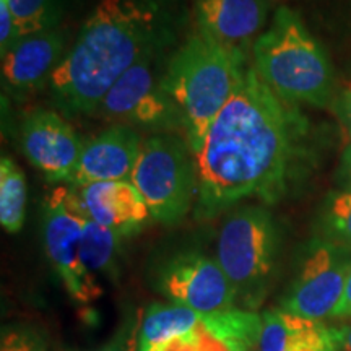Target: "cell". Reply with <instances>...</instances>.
Masks as SVG:
<instances>
[{"mask_svg": "<svg viewBox=\"0 0 351 351\" xmlns=\"http://www.w3.org/2000/svg\"><path fill=\"white\" fill-rule=\"evenodd\" d=\"M335 351H351V324L332 328Z\"/></svg>", "mask_w": 351, "mask_h": 351, "instance_id": "cell-29", "label": "cell"}, {"mask_svg": "<svg viewBox=\"0 0 351 351\" xmlns=\"http://www.w3.org/2000/svg\"><path fill=\"white\" fill-rule=\"evenodd\" d=\"M340 181L345 184V187H351V145H348L343 156H341Z\"/></svg>", "mask_w": 351, "mask_h": 351, "instance_id": "cell-31", "label": "cell"}, {"mask_svg": "<svg viewBox=\"0 0 351 351\" xmlns=\"http://www.w3.org/2000/svg\"><path fill=\"white\" fill-rule=\"evenodd\" d=\"M307 121L280 98L252 62L194 153L195 217L210 219L245 199L276 204L306 168Z\"/></svg>", "mask_w": 351, "mask_h": 351, "instance_id": "cell-1", "label": "cell"}, {"mask_svg": "<svg viewBox=\"0 0 351 351\" xmlns=\"http://www.w3.org/2000/svg\"><path fill=\"white\" fill-rule=\"evenodd\" d=\"M0 351H47L46 341L28 327L3 328Z\"/></svg>", "mask_w": 351, "mask_h": 351, "instance_id": "cell-23", "label": "cell"}, {"mask_svg": "<svg viewBox=\"0 0 351 351\" xmlns=\"http://www.w3.org/2000/svg\"><path fill=\"white\" fill-rule=\"evenodd\" d=\"M160 288L174 304L191 307L200 315L232 309L238 301L217 258L199 252L181 254L166 263Z\"/></svg>", "mask_w": 351, "mask_h": 351, "instance_id": "cell-10", "label": "cell"}, {"mask_svg": "<svg viewBox=\"0 0 351 351\" xmlns=\"http://www.w3.org/2000/svg\"><path fill=\"white\" fill-rule=\"evenodd\" d=\"M143 314L138 313L132 322L121 327V330L98 351H137L140 343V328H142Z\"/></svg>", "mask_w": 351, "mask_h": 351, "instance_id": "cell-24", "label": "cell"}, {"mask_svg": "<svg viewBox=\"0 0 351 351\" xmlns=\"http://www.w3.org/2000/svg\"><path fill=\"white\" fill-rule=\"evenodd\" d=\"M333 317H351V271L348 278H346L343 295H341L339 306L333 313Z\"/></svg>", "mask_w": 351, "mask_h": 351, "instance_id": "cell-30", "label": "cell"}, {"mask_svg": "<svg viewBox=\"0 0 351 351\" xmlns=\"http://www.w3.org/2000/svg\"><path fill=\"white\" fill-rule=\"evenodd\" d=\"M88 217L75 187L59 186L44 199V244L47 257L69 295L78 302L101 296L98 280L90 274L80 258V245Z\"/></svg>", "mask_w": 351, "mask_h": 351, "instance_id": "cell-8", "label": "cell"}, {"mask_svg": "<svg viewBox=\"0 0 351 351\" xmlns=\"http://www.w3.org/2000/svg\"><path fill=\"white\" fill-rule=\"evenodd\" d=\"M19 41L8 0H0V54L5 56Z\"/></svg>", "mask_w": 351, "mask_h": 351, "instance_id": "cell-25", "label": "cell"}, {"mask_svg": "<svg viewBox=\"0 0 351 351\" xmlns=\"http://www.w3.org/2000/svg\"><path fill=\"white\" fill-rule=\"evenodd\" d=\"M252 64L280 98L296 106L327 108L335 98L327 52L291 8L275 12L269 28L254 43Z\"/></svg>", "mask_w": 351, "mask_h": 351, "instance_id": "cell-4", "label": "cell"}, {"mask_svg": "<svg viewBox=\"0 0 351 351\" xmlns=\"http://www.w3.org/2000/svg\"><path fill=\"white\" fill-rule=\"evenodd\" d=\"M350 271L348 249L319 241L307 252L283 311L313 320L333 317Z\"/></svg>", "mask_w": 351, "mask_h": 351, "instance_id": "cell-9", "label": "cell"}, {"mask_svg": "<svg viewBox=\"0 0 351 351\" xmlns=\"http://www.w3.org/2000/svg\"><path fill=\"white\" fill-rule=\"evenodd\" d=\"M77 191L88 217L124 239L137 234L152 218L142 194L132 181L93 182Z\"/></svg>", "mask_w": 351, "mask_h": 351, "instance_id": "cell-15", "label": "cell"}, {"mask_svg": "<svg viewBox=\"0 0 351 351\" xmlns=\"http://www.w3.org/2000/svg\"><path fill=\"white\" fill-rule=\"evenodd\" d=\"M155 351H199V341H197L195 330L186 335L176 337V339L166 341V343L152 348Z\"/></svg>", "mask_w": 351, "mask_h": 351, "instance_id": "cell-28", "label": "cell"}, {"mask_svg": "<svg viewBox=\"0 0 351 351\" xmlns=\"http://www.w3.org/2000/svg\"><path fill=\"white\" fill-rule=\"evenodd\" d=\"M202 315L182 304H152L143 313L140 346L156 348L176 337L195 330Z\"/></svg>", "mask_w": 351, "mask_h": 351, "instance_id": "cell-17", "label": "cell"}, {"mask_svg": "<svg viewBox=\"0 0 351 351\" xmlns=\"http://www.w3.org/2000/svg\"><path fill=\"white\" fill-rule=\"evenodd\" d=\"M124 238L116 231L98 225L91 218L86 219L83 226L80 258L85 269L91 275H116L117 258H119L121 244Z\"/></svg>", "mask_w": 351, "mask_h": 351, "instance_id": "cell-19", "label": "cell"}, {"mask_svg": "<svg viewBox=\"0 0 351 351\" xmlns=\"http://www.w3.org/2000/svg\"><path fill=\"white\" fill-rule=\"evenodd\" d=\"M142 143V135L135 127L125 124L108 127L85 142L69 186L78 189L93 182L130 181Z\"/></svg>", "mask_w": 351, "mask_h": 351, "instance_id": "cell-14", "label": "cell"}, {"mask_svg": "<svg viewBox=\"0 0 351 351\" xmlns=\"http://www.w3.org/2000/svg\"><path fill=\"white\" fill-rule=\"evenodd\" d=\"M178 23L171 0H99L52 73L54 103L69 114H95L127 70L173 43Z\"/></svg>", "mask_w": 351, "mask_h": 351, "instance_id": "cell-2", "label": "cell"}, {"mask_svg": "<svg viewBox=\"0 0 351 351\" xmlns=\"http://www.w3.org/2000/svg\"><path fill=\"white\" fill-rule=\"evenodd\" d=\"M350 137H351V134H350Z\"/></svg>", "mask_w": 351, "mask_h": 351, "instance_id": "cell-33", "label": "cell"}, {"mask_svg": "<svg viewBox=\"0 0 351 351\" xmlns=\"http://www.w3.org/2000/svg\"><path fill=\"white\" fill-rule=\"evenodd\" d=\"M200 324L213 337L239 351H251L258 345L262 333V317L254 311L232 309L202 315Z\"/></svg>", "mask_w": 351, "mask_h": 351, "instance_id": "cell-18", "label": "cell"}, {"mask_svg": "<svg viewBox=\"0 0 351 351\" xmlns=\"http://www.w3.org/2000/svg\"><path fill=\"white\" fill-rule=\"evenodd\" d=\"M165 51L150 52L127 70L101 101L95 116L143 127L155 134L184 132L181 111L163 85Z\"/></svg>", "mask_w": 351, "mask_h": 351, "instance_id": "cell-7", "label": "cell"}, {"mask_svg": "<svg viewBox=\"0 0 351 351\" xmlns=\"http://www.w3.org/2000/svg\"><path fill=\"white\" fill-rule=\"evenodd\" d=\"M65 34L59 26L20 38L2 56V85L13 96L36 93L49 85L52 73L64 59Z\"/></svg>", "mask_w": 351, "mask_h": 351, "instance_id": "cell-12", "label": "cell"}, {"mask_svg": "<svg viewBox=\"0 0 351 351\" xmlns=\"http://www.w3.org/2000/svg\"><path fill=\"white\" fill-rule=\"evenodd\" d=\"M276 252L278 230L265 208H241L221 226L217 261L245 306L256 307L262 301Z\"/></svg>", "mask_w": 351, "mask_h": 351, "instance_id": "cell-6", "label": "cell"}, {"mask_svg": "<svg viewBox=\"0 0 351 351\" xmlns=\"http://www.w3.org/2000/svg\"><path fill=\"white\" fill-rule=\"evenodd\" d=\"M333 108H335V112L341 121V124L351 134V75L341 85L339 95L333 98Z\"/></svg>", "mask_w": 351, "mask_h": 351, "instance_id": "cell-26", "label": "cell"}, {"mask_svg": "<svg viewBox=\"0 0 351 351\" xmlns=\"http://www.w3.org/2000/svg\"><path fill=\"white\" fill-rule=\"evenodd\" d=\"M247 64L249 56L199 32L168 59L163 85L181 111L184 135L194 153L231 99Z\"/></svg>", "mask_w": 351, "mask_h": 351, "instance_id": "cell-3", "label": "cell"}, {"mask_svg": "<svg viewBox=\"0 0 351 351\" xmlns=\"http://www.w3.org/2000/svg\"><path fill=\"white\" fill-rule=\"evenodd\" d=\"M26 178L10 156L0 160V223L7 232H19L26 218Z\"/></svg>", "mask_w": 351, "mask_h": 351, "instance_id": "cell-20", "label": "cell"}, {"mask_svg": "<svg viewBox=\"0 0 351 351\" xmlns=\"http://www.w3.org/2000/svg\"><path fill=\"white\" fill-rule=\"evenodd\" d=\"M138 351H155V350H152V348H147V346H140V350Z\"/></svg>", "mask_w": 351, "mask_h": 351, "instance_id": "cell-32", "label": "cell"}, {"mask_svg": "<svg viewBox=\"0 0 351 351\" xmlns=\"http://www.w3.org/2000/svg\"><path fill=\"white\" fill-rule=\"evenodd\" d=\"M8 7L15 20L19 39L54 28L59 20L57 0H8Z\"/></svg>", "mask_w": 351, "mask_h": 351, "instance_id": "cell-22", "label": "cell"}, {"mask_svg": "<svg viewBox=\"0 0 351 351\" xmlns=\"http://www.w3.org/2000/svg\"><path fill=\"white\" fill-rule=\"evenodd\" d=\"M20 142L29 163L52 184H70L85 147L77 130L60 114L47 109H36L25 117Z\"/></svg>", "mask_w": 351, "mask_h": 351, "instance_id": "cell-11", "label": "cell"}, {"mask_svg": "<svg viewBox=\"0 0 351 351\" xmlns=\"http://www.w3.org/2000/svg\"><path fill=\"white\" fill-rule=\"evenodd\" d=\"M132 182L142 194L152 218L174 225L197 202L199 173L191 145L176 134L143 138Z\"/></svg>", "mask_w": 351, "mask_h": 351, "instance_id": "cell-5", "label": "cell"}, {"mask_svg": "<svg viewBox=\"0 0 351 351\" xmlns=\"http://www.w3.org/2000/svg\"><path fill=\"white\" fill-rule=\"evenodd\" d=\"M269 8V0H195L197 32L249 56L265 28Z\"/></svg>", "mask_w": 351, "mask_h": 351, "instance_id": "cell-13", "label": "cell"}, {"mask_svg": "<svg viewBox=\"0 0 351 351\" xmlns=\"http://www.w3.org/2000/svg\"><path fill=\"white\" fill-rule=\"evenodd\" d=\"M195 333H197V341H199V351H239L225 343L223 340L217 339V337H213L212 333L207 332L204 327H202L200 322L199 326L195 327Z\"/></svg>", "mask_w": 351, "mask_h": 351, "instance_id": "cell-27", "label": "cell"}, {"mask_svg": "<svg viewBox=\"0 0 351 351\" xmlns=\"http://www.w3.org/2000/svg\"><path fill=\"white\" fill-rule=\"evenodd\" d=\"M320 223L328 243L351 247V187L328 194L320 213Z\"/></svg>", "mask_w": 351, "mask_h": 351, "instance_id": "cell-21", "label": "cell"}, {"mask_svg": "<svg viewBox=\"0 0 351 351\" xmlns=\"http://www.w3.org/2000/svg\"><path fill=\"white\" fill-rule=\"evenodd\" d=\"M258 351H335L332 328L287 311L262 315Z\"/></svg>", "mask_w": 351, "mask_h": 351, "instance_id": "cell-16", "label": "cell"}]
</instances>
